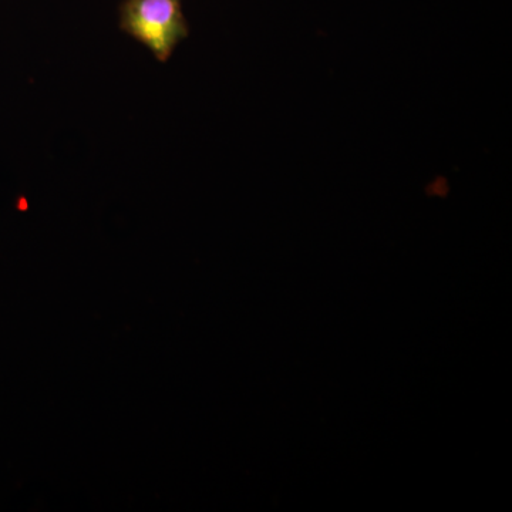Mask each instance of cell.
Returning a JSON list of instances; mask_svg holds the SVG:
<instances>
[{
    "instance_id": "obj_1",
    "label": "cell",
    "mask_w": 512,
    "mask_h": 512,
    "mask_svg": "<svg viewBox=\"0 0 512 512\" xmlns=\"http://www.w3.org/2000/svg\"><path fill=\"white\" fill-rule=\"evenodd\" d=\"M120 28L163 63L190 32L181 0H124Z\"/></svg>"
}]
</instances>
